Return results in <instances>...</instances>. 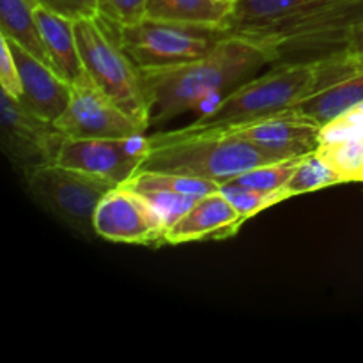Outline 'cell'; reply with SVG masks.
I'll return each mask as SVG.
<instances>
[{"mask_svg":"<svg viewBox=\"0 0 363 363\" xmlns=\"http://www.w3.org/2000/svg\"><path fill=\"white\" fill-rule=\"evenodd\" d=\"M275 64V55L259 43L227 34L208 55L176 66L142 69L149 124L165 126L188 113L204 116L245 82Z\"/></svg>","mask_w":363,"mask_h":363,"instance_id":"obj_1","label":"cell"},{"mask_svg":"<svg viewBox=\"0 0 363 363\" xmlns=\"http://www.w3.org/2000/svg\"><path fill=\"white\" fill-rule=\"evenodd\" d=\"M363 25V0H321L286 20L233 35L252 39L275 55V64L312 62L346 52Z\"/></svg>","mask_w":363,"mask_h":363,"instance_id":"obj_2","label":"cell"},{"mask_svg":"<svg viewBox=\"0 0 363 363\" xmlns=\"http://www.w3.org/2000/svg\"><path fill=\"white\" fill-rule=\"evenodd\" d=\"M318 62L273 64L262 74L245 82L213 110L186 126L158 131L163 137L216 133L291 108L315 89Z\"/></svg>","mask_w":363,"mask_h":363,"instance_id":"obj_3","label":"cell"},{"mask_svg":"<svg viewBox=\"0 0 363 363\" xmlns=\"http://www.w3.org/2000/svg\"><path fill=\"white\" fill-rule=\"evenodd\" d=\"M149 145L138 170L183 174L216 184L229 183L247 170L282 160L227 131L188 137L152 133L149 135Z\"/></svg>","mask_w":363,"mask_h":363,"instance_id":"obj_4","label":"cell"},{"mask_svg":"<svg viewBox=\"0 0 363 363\" xmlns=\"http://www.w3.org/2000/svg\"><path fill=\"white\" fill-rule=\"evenodd\" d=\"M74 34L89 78L128 116L149 130L142 71L121 45L119 25L98 14L92 20L74 21Z\"/></svg>","mask_w":363,"mask_h":363,"instance_id":"obj_5","label":"cell"},{"mask_svg":"<svg viewBox=\"0 0 363 363\" xmlns=\"http://www.w3.org/2000/svg\"><path fill=\"white\" fill-rule=\"evenodd\" d=\"M227 35L225 28L213 25L142 18L131 25H119L124 52L138 69L176 66L208 55Z\"/></svg>","mask_w":363,"mask_h":363,"instance_id":"obj_6","label":"cell"},{"mask_svg":"<svg viewBox=\"0 0 363 363\" xmlns=\"http://www.w3.org/2000/svg\"><path fill=\"white\" fill-rule=\"evenodd\" d=\"M32 197L60 222L82 234L94 233V216L99 202L116 184L103 177L50 163L25 176Z\"/></svg>","mask_w":363,"mask_h":363,"instance_id":"obj_7","label":"cell"},{"mask_svg":"<svg viewBox=\"0 0 363 363\" xmlns=\"http://www.w3.org/2000/svg\"><path fill=\"white\" fill-rule=\"evenodd\" d=\"M2 147L7 158L23 176L38 167L57 163L66 135L48 121L25 108L16 98L2 91Z\"/></svg>","mask_w":363,"mask_h":363,"instance_id":"obj_8","label":"cell"},{"mask_svg":"<svg viewBox=\"0 0 363 363\" xmlns=\"http://www.w3.org/2000/svg\"><path fill=\"white\" fill-rule=\"evenodd\" d=\"M149 147L145 133L124 138H66L57 163L121 186L138 172Z\"/></svg>","mask_w":363,"mask_h":363,"instance_id":"obj_9","label":"cell"},{"mask_svg":"<svg viewBox=\"0 0 363 363\" xmlns=\"http://www.w3.org/2000/svg\"><path fill=\"white\" fill-rule=\"evenodd\" d=\"M71 87L69 105L55 121L66 138H124L147 131L117 106L89 74Z\"/></svg>","mask_w":363,"mask_h":363,"instance_id":"obj_10","label":"cell"},{"mask_svg":"<svg viewBox=\"0 0 363 363\" xmlns=\"http://www.w3.org/2000/svg\"><path fill=\"white\" fill-rule=\"evenodd\" d=\"M94 234L113 243H165L167 225L151 202L126 186L105 195L94 216Z\"/></svg>","mask_w":363,"mask_h":363,"instance_id":"obj_11","label":"cell"},{"mask_svg":"<svg viewBox=\"0 0 363 363\" xmlns=\"http://www.w3.org/2000/svg\"><path fill=\"white\" fill-rule=\"evenodd\" d=\"M225 131L284 160L318 151L321 126L311 117L287 108Z\"/></svg>","mask_w":363,"mask_h":363,"instance_id":"obj_12","label":"cell"},{"mask_svg":"<svg viewBox=\"0 0 363 363\" xmlns=\"http://www.w3.org/2000/svg\"><path fill=\"white\" fill-rule=\"evenodd\" d=\"M9 43L21 80V96L18 101L45 119L57 121L69 105L73 92L71 84L64 80L52 66L21 48L18 43L11 39Z\"/></svg>","mask_w":363,"mask_h":363,"instance_id":"obj_13","label":"cell"},{"mask_svg":"<svg viewBox=\"0 0 363 363\" xmlns=\"http://www.w3.org/2000/svg\"><path fill=\"white\" fill-rule=\"evenodd\" d=\"M247 220L236 211L233 202L220 190L199 199L169 230L165 243L179 245L206 238H229L240 230Z\"/></svg>","mask_w":363,"mask_h":363,"instance_id":"obj_14","label":"cell"},{"mask_svg":"<svg viewBox=\"0 0 363 363\" xmlns=\"http://www.w3.org/2000/svg\"><path fill=\"white\" fill-rule=\"evenodd\" d=\"M35 21H38L43 45L48 53L50 66L71 85L84 80L87 77V71L82 62L73 21L50 13L41 6L35 9Z\"/></svg>","mask_w":363,"mask_h":363,"instance_id":"obj_15","label":"cell"},{"mask_svg":"<svg viewBox=\"0 0 363 363\" xmlns=\"http://www.w3.org/2000/svg\"><path fill=\"white\" fill-rule=\"evenodd\" d=\"M360 103H363V71L305 96L294 103L291 110L311 117L319 126H325Z\"/></svg>","mask_w":363,"mask_h":363,"instance_id":"obj_16","label":"cell"},{"mask_svg":"<svg viewBox=\"0 0 363 363\" xmlns=\"http://www.w3.org/2000/svg\"><path fill=\"white\" fill-rule=\"evenodd\" d=\"M39 0H0V34L18 43L50 66L48 53L39 34L35 9Z\"/></svg>","mask_w":363,"mask_h":363,"instance_id":"obj_17","label":"cell"},{"mask_svg":"<svg viewBox=\"0 0 363 363\" xmlns=\"http://www.w3.org/2000/svg\"><path fill=\"white\" fill-rule=\"evenodd\" d=\"M318 2L321 0H236L223 28L227 34H238L248 28L264 27Z\"/></svg>","mask_w":363,"mask_h":363,"instance_id":"obj_18","label":"cell"},{"mask_svg":"<svg viewBox=\"0 0 363 363\" xmlns=\"http://www.w3.org/2000/svg\"><path fill=\"white\" fill-rule=\"evenodd\" d=\"M230 9V4L218 0H145L144 18L223 28Z\"/></svg>","mask_w":363,"mask_h":363,"instance_id":"obj_19","label":"cell"},{"mask_svg":"<svg viewBox=\"0 0 363 363\" xmlns=\"http://www.w3.org/2000/svg\"><path fill=\"white\" fill-rule=\"evenodd\" d=\"M339 183H346V179L333 167H330L318 151H314L301 158L300 165L287 183L286 194L287 197H294Z\"/></svg>","mask_w":363,"mask_h":363,"instance_id":"obj_20","label":"cell"},{"mask_svg":"<svg viewBox=\"0 0 363 363\" xmlns=\"http://www.w3.org/2000/svg\"><path fill=\"white\" fill-rule=\"evenodd\" d=\"M301 158H286L279 160V162L273 163H264V165H259L255 169L247 170L241 176H238L236 183L243 184V186L255 188V190L261 191H286L287 183L293 177L294 170L300 165Z\"/></svg>","mask_w":363,"mask_h":363,"instance_id":"obj_21","label":"cell"},{"mask_svg":"<svg viewBox=\"0 0 363 363\" xmlns=\"http://www.w3.org/2000/svg\"><path fill=\"white\" fill-rule=\"evenodd\" d=\"M236 208V211L243 216L245 220H250L257 213L264 211V209L272 208V206L279 204V202L286 201V191H261L255 188L243 186V184L236 183V181H229V183L220 184L218 188Z\"/></svg>","mask_w":363,"mask_h":363,"instance_id":"obj_22","label":"cell"},{"mask_svg":"<svg viewBox=\"0 0 363 363\" xmlns=\"http://www.w3.org/2000/svg\"><path fill=\"white\" fill-rule=\"evenodd\" d=\"M319 156L347 181H362L363 176V138L318 147Z\"/></svg>","mask_w":363,"mask_h":363,"instance_id":"obj_23","label":"cell"},{"mask_svg":"<svg viewBox=\"0 0 363 363\" xmlns=\"http://www.w3.org/2000/svg\"><path fill=\"white\" fill-rule=\"evenodd\" d=\"M140 194L142 197L147 199L152 208L160 213V216L165 222L167 230L195 204L201 197H190V195L172 194V191L162 190V188H142V190H133Z\"/></svg>","mask_w":363,"mask_h":363,"instance_id":"obj_24","label":"cell"},{"mask_svg":"<svg viewBox=\"0 0 363 363\" xmlns=\"http://www.w3.org/2000/svg\"><path fill=\"white\" fill-rule=\"evenodd\" d=\"M358 138H363V110L360 106H354L344 116L321 126L319 131V145L339 144V142L358 140Z\"/></svg>","mask_w":363,"mask_h":363,"instance_id":"obj_25","label":"cell"},{"mask_svg":"<svg viewBox=\"0 0 363 363\" xmlns=\"http://www.w3.org/2000/svg\"><path fill=\"white\" fill-rule=\"evenodd\" d=\"M39 6L73 23L92 20L99 14V0H39Z\"/></svg>","mask_w":363,"mask_h":363,"instance_id":"obj_26","label":"cell"},{"mask_svg":"<svg viewBox=\"0 0 363 363\" xmlns=\"http://www.w3.org/2000/svg\"><path fill=\"white\" fill-rule=\"evenodd\" d=\"M99 14L117 25H131L145 16V0H99Z\"/></svg>","mask_w":363,"mask_h":363,"instance_id":"obj_27","label":"cell"},{"mask_svg":"<svg viewBox=\"0 0 363 363\" xmlns=\"http://www.w3.org/2000/svg\"><path fill=\"white\" fill-rule=\"evenodd\" d=\"M0 87L13 98L21 96V80L16 60L13 57L9 38L0 34Z\"/></svg>","mask_w":363,"mask_h":363,"instance_id":"obj_28","label":"cell"},{"mask_svg":"<svg viewBox=\"0 0 363 363\" xmlns=\"http://www.w3.org/2000/svg\"><path fill=\"white\" fill-rule=\"evenodd\" d=\"M346 52L350 53V55H353L354 59L362 60L363 62V25L357 28V30L353 32V35H351L350 39V45H347Z\"/></svg>","mask_w":363,"mask_h":363,"instance_id":"obj_29","label":"cell"},{"mask_svg":"<svg viewBox=\"0 0 363 363\" xmlns=\"http://www.w3.org/2000/svg\"><path fill=\"white\" fill-rule=\"evenodd\" d=\"M218 2H225V4H230V6H234V2H236V0H218Z\"/></svg>","mask_w":363,"mask_h":363,"instance_id":"obj_30","label":"cell"},{"mask_svg":"<svg viewBox=\"0 0 363 363\" xmlns=\"http://www.w3.org/2000/svg\"><path fill=\"white\" fill-rule=\"evenodd\" d=\"M362 181H363V176H362Z\"/></svg>","mask_w":363,"mask_h":363,"instance_id":"obj_31","label":"cell"}]
</instances>
